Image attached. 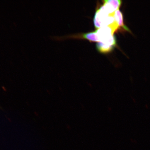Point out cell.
Here are the masks:
<instances>
[{
    "mask_svg": "<svg viewBox=\"0 0 150 150\" xmlns=\"http://www.w3.org/2000/svg\"><path fill=\"white\" fill-rule=\"evenodd\" d=\"M0 108H1V107H0Z\"/></svg>",
    "mask_w": 150,
    "mask_h": 150,
    "instance_id": "cell-5",
    "label": "cell"
},
{
    "mask_svg": "<svg viewBox=\"0 0 150 150\" xmlns=\"http://www.w3.org/2000/svg\"><path fill=\"white\" fill-rule=\"evenodd\" d=\"M117 45L110 42H99L96 44V48L101 53H108L112 51Z\"/></svg>",
    "mask_w": 150,
    "mask_h": 150,
    "instance_id": "cell-2",
    "label": "cell"
},
{
    "mask_svg": "<svg viewBox=\"0 0 150 150\" xmlns=\"http://www.w3.org/2000/svg\"><path fill=\"white\" fill-rule=\"evenodd\" d=\"M115 18L116 22H117L119 25V28L122 27L127 31H129L128 28L124 24L123 14L119 9L115 11Z\"/></svg>",
    "mask_w": 150,
    "mask_h": 150,
    "instance_id": "cell-3",
    "label": "cell"
},
{
    "mask_svg": "<svg viewBox=\"0 0 150 150\" xmlns=\"http://www.w3.org/2000/svg\"><path fill=\"white\" fill-rule=\"evenodd\" d=\"M80 37L87 39L91 42H100V40L97 34L96 31L91 32L82 34Z\"/></svg>",
    "mask_w": 150,
    "mask_h": 150,
    "instance_id": "cell-4",
    "label": "cell"
},
{
    "mask_svg": "<svg viewBox=\"0 0 150 150\" xmlns=\"http://www.w3.org/2000/svg\"><path fill=\"white\" fill-rule=\"evenodd\" d=\"M96 31L100 42H103L113 36L114 33L113 29L109 26L99 28Z\"/></svg>",
    "mask_w": 150,
    "mask_h": 150,
    "instance_id": "cell-1",
    "label": "cell"
}]
</instances>
